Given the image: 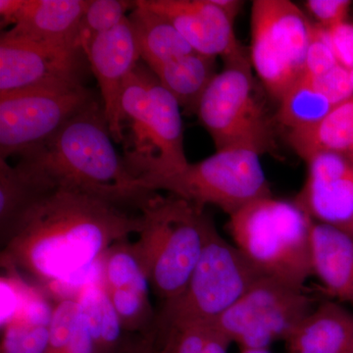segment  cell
<instances>
[{
	"instance_id": "1",
	"label": "cell",
	"mask_w": 353,
	"mask_h": 353,
	"mask_svg": "<svg viewBox=\"0 0 353 353\" xmlns=\"http://www.w3.org/2000/svg\"><path fill=\"white\" fill-rule=\"evenodd\" d=\"M121 208L82 190H51L16 225L1 265L29 274L57 301L76 299L83 285L101 280L106 250L143 230V216Z\"/></svg>"
},
{
	"instance_id": "2",
	"label": "cell",
	"mask_w": 353,
	"mask_h": 353,
	"mask_svg": "<svg viewBox=\"0 0 353 353\" xmlns=\"http://www.w3.org/2000/svg\"><path fill=\"white\" fill-rule=\"evenodd\" d=\"M103 105L94 102L17 162L51 189L82 190L117 205L141 208L155 192L141 189L113 145Z\"/></svg>"
},
{
	"instance_id": "3",
	"label": "cell",
	"mask_w": 353,
	"mask_h": 353,
	"mask_svg": "<svg viewBox=\"0 0 353 353\" xmlns=\"http://www.w3.org/2000/svg\"><path fill=\"white\" fill-rule=\"evenodd\" d=\"M120 122L123 160L137 180L170 175L190 163L180 105L141 62L123 88Z\"/></svg>"
},
{
	"instance_id": "4",
	"label": "cell",
	"mask_w": 353,
	"mask_h": 353,
	"mask_svg": "<svg viewBox=\"0 0 353 353\" xmlns=\"http://www.w3.org/2000/svg\"><path fill=\"white\" fill-rule=\"evenodd\" d=\"M143 228L136 241L155 296L173 301L187 287L201 259L213 220L181 197L153 194L139 208Z\"/></svg>"
},
{
	"instance_id": "5",
	"label": "cell",
	"mask_w": 353,
	"mask_h": 353,
	"mask_svg": "<svg viewBox=\"0 0 353 353\" xmlns=\"http://www.w3.org/2000/svg\"><path fill=\"white\" fill-rule=\"evenodd\" d=\"M313 221L296 201L263 197L229 216L234 245L264 276L304 289L313 275Z\"/></svg>"
},
{
	"instance_id": "6",
	"label": "cell",
	"mask_w": 353,
	"mask_h": 353,
	"mask_svg": "<svg viewBox=\"0 0 353 353\" xmlns=\"http://www.w3.org/2000/svg\"><path fill=\"white\" fill-rule=\"evenodd\" d=\"M262 277L263 274L221 236L213 223L187 287L157 313V336L173 327L211 324Z\"/></svg>"
},
{
	"instance_id": "7",
	"label": "cell",
	"mask_w": 353,
	"mask_h": 353,
	"mask_svg": "<svg viewBox=\"0 0 353 353\" xmlns=\"http://www.w3.org/2000/svg\"><path fill=\"white\" fill-rule=\"evenodd\" d=\"M259 157L246 148L216 150L183 170L139 183L148 192L163 190L201 208L217 206L230 216L250 202L272 196Z\"/></svg>"
},
{
	"instance_id": "8",
	"label": "cell",
	"mask_w": 353,
	"mask_h": 353,
	"mask_svg": "<svg viewBox=\"0 0 353 353\" xmlns=\"http://www.w3.org/2000/svg\"><path fill=\"white\" fill-rule=\"evenodd\" d=\"M250 57L224 62L202 95L196 115L216 150L246 148L259 153L275 148L270 125L254 95Z\"/></svg>"
},
{
	"instance_id": "9",
	"label": "cell",
	"mask_w": 353,
	"mask_h": 353,
	"mask_svg": "<svg viewBox=\"0 0 353 353\" xmlns=\"http://www.w3.org/2000/svg\"><path fill=\"white\" fill-rule=\"evenodd\" d=\"M314 25L289 0H254L250 60L271 97L278 99L305 73Z\"/></svg>"
},
{
	"instance_id": "10",
	"label": "cell",
	"mask_w": 353,
	"mask_h": 353,
	"mask_svg": "<svg viewBox=\"0 0 353 353\" xmlns=\"http://www.w3.org/2000/svg\"><path fill=\"white\" fill-rule=\"evenodd\" d=\"M304 289L262 277L211 327L243 350H269L287 341L316 307Z\"/></svg>"
},
{
	"instance_id": "11",
	"label": "cell",
	"mask_w": 353,
	"mask_h": 353,
	"mask_svg": "<svg viewBox=\"0 0 353 353\" xmlns=\"http://www.w3.org/2000/svg\"><path fill=\"white\" fill-rule=\"evenodd\" d=\"M97 101L83 83L0 94V159L43 145Z\"/></svg>"
},
{
	"instance_id": "12",
	"label": "cell",
	"mask_w": 353,
	"mask_h": 353,
	"mask_svg": "<svg viewBox=\"0 0 353 353\" xmlns=\"http://www.w3.org/2000/svg\"><path fill=\"white\" fill-rule=\"evenodd\" d=\"M83 57L76 44L29 41L2 32L0 94L83 83Z\"/></svg>"
},
{
	"instance_id": "13",
	"label": "cell",
	"mask_w": 353,
	"mask_h": 353,
	"mask_svg": "<svg viewBox=\"0 0 353 353\" xmlns=\"http://www.w3.org/2000/svg\"><path fill=\"white\" fill-rule=\"evenodd\" d=\"M81 48L99 83L113 141L122 143L121 97L127 79L141 60L138 41L129 18L110 31L85 39Z\"/></svg>"
},
{
	"instance_id": "14",
	"label": "cell",
	"mask_w": 353,
	"mask_h": 353,
	"mask_svg": "<svg viewBox=\"0 0 353 353\" xmlns=\"http://www.w3.org/2000/svg\"><path fill=\"white\" fill-rule=\"evenodd\" d=\"M170 21L196 52L223 61L248 55L236 39L234 21L212 0H141Z\"/></svg>"
},
{
	"instance_id": "15",
	"label": "cell",
	"mask_w": 353,
	"mask_h": 353,
	"mask_svg": "<svg viewBox=\"0 0 353 353\" xmlns=\"http://www.w3.org/2000/svg\"><path fill=\"white\" fill-rule=\"evenodd\" d=\"M307 176L296 201L314 222L347 231L353 224V164L323 153L306 162Z\"/></svg>"
},
{
	"instance_id": "16",
	"label": "cell",
	"mask_w": 353,
	"mask_h": 353,
	"mask_svg": "<svg viewBox=\"0 0 353 353\" xmlns=\"http://www.w3.org/2000/svg\"><path fill=\"white\" fill-rule=\"evenodd\" d=\"M88 0H24L12 29L13 38L79 46V30Z\"/></svg>"
},
{
	"instance_id": "17",
	"label": "cell",
	"mask_w": 353,
	"mask_h": 353,
	"mask_svg": "<svg viewBox=\"0 0 353 353\" xmlns=\"http://www.w3.org/2000/svg\"><path fill=\"white\" fill-rule=\"evenodd\" d=\"M313 275L340 303L353 304V234L341 228L313 222Z\"/></svg>"
},
{
	"instance_id": "18",
	"label": "cell",
	"mask_w": 353,
	"mask_h": 353,
	"mask_svg": "<svg viewBox=\"0 0 353 353\" xmlns=\"http://www.w3.org/2000/svg\"><path fill=\"white\" fill-rule=\"evenodd\" d=\"M285 343L289 353H352L353 313L334 301L317 304Z\"/></svg>"
},
{
	"instance_id": "19",
	"label": "cell",
	"mask_w": 353,
	"mask_h": 353,
	"mask_svg": "<svg viewBox=\"0 0 353 353\" xmlns=\"http://www.w3.org/2000/svg\"><path fill=\"white\" fill-rule=\"evenodd\" d=\"M138 41L141 58L150 70L194 52L170 21L134 1L128 16Z\"/></svg>"
},
{
	"instance_id": "20",
	"label": "cell",
	"mask_w": 353,
	"mask_h": 353,
	"mask_svg": "<svg viewBox=\"0 0 353 353\" xmlns=\"http://www.w3.org/2000/svg\"><path fill=\"white\" fill-rule=\"evenodd\" d=\"M288 141L305 162L323 153L347 157L353 148V97L312 126L289 132Z\"/></svg>"
},
{
	"instance_id": "21",
	"label": "cell",
	"mask_w": 353,
	"mask_h": 353,
	"mask_svg": "<svg viewBox=\"0 0 353 353\" xmlns=\"http://www.w3.org/2000/svg\"><path fill=\"white\" fill-rule=\"evenodd\" d=\"M217 58L194 52L152 70L187 114H196L202 95L217 75Z\"/></svg>"
},
{
	"instance_id": "22",
	"label": "cell",
	"mask_w": 353,
	"mask_h": 353,
	"mask_svg": "<svg viewBox=\"0 0 353 353\" xmlns=\"http://www.w3.org/2000/svg\"><path fill=\"white\" fill-rule=\"evenodd\" d=\"M87 319L92 353H121L129 336L123 329L101 280L83 285L76 297Z\"/></svg>"
},
{
	"instance_id": "23",
	"label": "cell",
	"mask_w": 353,
	"mask_h": 353,
	"mask_svg": "<svg viewBox=\"0 0 353 353\" xmlns=\"http://www.w3.org/2000/svg\"><path fill=\"white\" fill-rule=\"evenodd\" d=\"M54 190V189H53ZM19 165L0 159V240L3 248L16 225L39 197L50 192Z\"/></svg>"
},
{
	"instance_id": "24",
	"label": "cell",
	"mask_w": 353,
	"mask_h": 353,
	"mask_svg": "<svg viewBox=\"0 0 353 353\" xmlns=\"http://www.w3.org/2000/svg\"><path fill=\"white\" fill-rule=\"evenodd\" d=\"M99 264L101 282L106 290H150V282L136 243L128 240L117 241L102 255Z\"/></svg>"
},
{
	"instance_id": "25",
	"label": "cell",
	"mask_w": 353,
	"mask_h": 353,
	"mask_svg": "<svg viewBox=\"0 0 353 353\" xmlns=\"http://www.w3.org/2000/svg\"><path fill=\"white\" fill-rule=\"evenodd\" d=\"M279 103L278 121L290 132L312 126L336 108L313 88L305 75L301 77Z\"/></svg>"
},
{
	"instance_id": "26",
	"label": "cell",
	"mask_w": 353,
	"mask_h": 353,
	"mask_svg": "<svg viewBox=\"0 0 353 353\" xmlns=\"http://www.w3.org/2000/svg\"><path fill=\"white\" fill-rule=\"evenodd\" d=\"M106 292L127 334H143L154 328L157 313L153 311L148 292L134 289Z\"/></svg>"
},
{
	"instance_id": "27",
	"label": "cell",
	"mask_w": 353,
	"mask_h": 353,
	"mask_svg": "<svg viewBox=\"0 0 353 353\" xmlns=\"http://www.w3.org/2000/svg\"><path fill=\"white\" fill-rule=\"evenodd\" d=\"M134 1L126 0H88L87 7L79 30V46L85 39L110 31L132 10Z\"/></svg>"
},
{
	"instance_id": "28",
	"label": "cell",
	"mask_w": 353,
	"mask_h": 353,
	"mask_svg": "<svg viewBox=\"0 0 353 353\" xmlns=\"http://www.w3.org/2000/svg\"><path fill=\"white\" fill-rule=\"evenodd\" d=\"M216 334L210 324L173 327L157 336L155 353H204Z\"/></svg>"
},
{
	"instance_id": "29",
	"label": "cell",
	"mask_w": 353,
	"mask_h": 353,
	"mask_svg": "<svg viewBox=\"0 0 353 353\" xmlns=\"http://www.w3.org/2000/svg\"><path fill=\"white\" fill-rule=\"evenodd\" d=\"M50 326L17 320L9 323L1 329L0 353H43L50 336Z\"/></svg>"
},
{
	"instance_id": "30",
	"label": "cell",
	"mask_w": 353,
	"mask_h": 353,
	"mask_svg": "<svg viewBox=\"0 0 353 353\" xmlns=\"http://www.w3.org/2000/svg\"><path fill=\"white\" fill-rule=\"evenodd\" d=\"M4 269L0 279L1 292V329L13 321L21 309L27 303L37 287L28 284L21 276L20 271L11 265H1Z\"/></svg>"
},
{
	"instance_id": "31",
	"label": "cell",
	"mask_w": 353,
	"mask_h": 353,
	"mask_svg": "<svg viewBox=\"0 0 353 353\" xmlns=\"http://www.w3.org/2000/svg\"><path fill=\"white\" fill-rule=\"evenodd\" d=\"M313 88L326 97L336 106L353 97V85L350 71L338 64L333 69L319 76L304 73Z\"/></svg>"
},
{
	"instance_id": "32",
	"label": "cell",
	"mask_w": 353,
	"mask_h": 353,
	"mask_svg": "<svg viewBox=\"0 0 353 353\" xmlns=\"http://www.w3.org/2000/svg\"><path fill=\"white\" fill-rule=\"evenodd\" d=\"M338 64L328 31L315 24L306 57L305 74L310 76L322 75Z\"/></svg>"
},
{
	"instance_id": "33",
	"label": "cell",
	"mask_w": 353,
	"mask_h": 353,
	"mask_svg": "<svg viewBox=\"0 0 353 353\" xmlns=\"http://www.w3.org/2000/svg\"><path fill=\"white\" fill-rule=\"evenodd\" d=\"M352 4L350 0H308L305 7L317 25L329 31L347 22Z\"/></svg>"
},
{
	"instance_id": "34",
	"label": "cell",
	"mask_w": 353,
	"mask_h": 353,
	"mask_svg": "<svg viewBox=\"0 0 353 353\" xmlns=\"http://www.w3.org/2000/svg\"><path fill=\"white\" fill-rule=\"evenodd\" d=\"M330 41L339 64L353 70V23L347 22L329 30Z\"/></svg>"
},
{
	"instance_id": "35",
	"label": "cell",
	"mask_w": 353,
	"mask_h": 353,
	"mask_svg": "<svg viewBox=\"0 0 353 353\" xmlns=\"http://www.w3.org/2000/svg\"><path fill=\"white\" fill-rule=\"evenodd\" d=\"M81 309V307H80ZM63 353H92V343L90 339V329L85 315L80 310L77 319L73 336Z\"/></svg>"
},
{
	"instance_id": "36",
	"label": "cell",
	"mask_w": 353,
	"mask_h": 353,
	"mask_svg": "<svg viewBox=\"0 0 353 353\" xmlns=\"http://www.w3.org/2000/svg\"><path fill=\"white\" fill-rule=\"evenodd\" d=\"M157 341V330L154 327L145 333L129 336L121 353H155Z\"/></svg>"
},
{
	"instance_id": "37",
	"label": "cell",
	"mask_w": 353,
	"mask_h": 353,
	"mask_svg": "<svg viewBox=\"0 0 353 353\" xmlns=\"http://www.w3.org/2000/svg\"><path fill=\"white\" fill-rule=\"evenodd\" d=\"M24 0H0V16L1 27L13 26L16 16L19 12Z\"/></svg>"
},
{
	"instance_id": "38",
	"label": "cell",
	"mask_w": 353,
	"mask_h": 353,
	"mask_svg": "<svg viewBox=\"0 0 353 353\" xmlns=\"http://www.w3.org/2000/svg\"><path fill=\"white\" fill-rule=\"evenodd\" d=\"M215 6L219 7L221 10L234 21L236 19V15L240 13L241 6H243V1L239 0H212Z\"/></svg>"
},
{
	"instance_id": "39",
	"label": "cell",
	"mask_w": 353,
	"mask_h": 353,
	"mask_svg": "<svg viewBox=\"0 0 353 353\" xmlns=\"http://www.w3.org/2000/svg\"><path fill=\"white\" fill-rule=\"evenodd\" d=\"M231 343V341L217 332L204 353H228Z\"/></svg>"
},
{
	"instance_id": "40",
	"label": "cell",
	"mask_w": 353,
	"mask_h": 353,
	"mask_svg": "<svg viewBox=\"0 0 353 353\" xmlns=\"http://www.w3.org/2000/svg\"><path fill=\"white\" fill-rule=\"evenodd\" d=\"M241 353H272L269 350H243Z\"/></svg>"
},
{
	"instance_id": "41",
	"label": "cell",
	"mask_w": 353,
	"mask_h": 353,
	"mask_svg": "<svg viewBox=\"0 0 353 353\" xmlns=\"http://www.w3.org/2000/svg\"><path fill=\"white\" fill-rule=\"evenodd\" d=\"M347 158L348 160H350V162L353 164V148L352 150H350V153L345 157Z\"/></svg>"
},
{
	"instance_id": "42",
	"label": "cell",
	"mask_w": 353,
	"mask_h": 353,
	"mask_svg": "<svg viewBox=\"0 0 353 353\" xmlns=\"http://www.w3.org/2000/svg\"><path fill=\"white\" fill-rule=\"evenodd\" d=\"M347 232H348V233L353 234V224L352 225V226L348 228V230H347Z\"/></svg>"
},
{
	"instance_id": "43",
	"label": "cell",
	"mask_w": 353,
	"mask_h": 353,
	"mask_svg": "<svg viewBox=\"0 0 353 353\" xmlns=\"http://www.w3.org/2000/svg\"><path fill=\"white\" fill-rule=\"evenodd\" d=\"M350 76H352V85H353V70L352 72H350Z\"/></svg>"
},
{
	"instance_id": "44",
	"label": "cell",
	"mask_w": 353,
	"mask_h": 353,
	"mask_svg": "<svg viewBox=\"0 0 353 353\" xmlns=\"http://www.w3.org/2000/svg\"><path fill=\"white\" fill-rule=\"evenodd\" d=\"M353 353V352H352Z\"/></svg>"
}]
</instances>
